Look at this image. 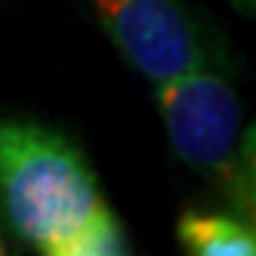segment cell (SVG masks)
Segmentation results:
<instances>
[{
  "instance_id": "obj_4",
  "label": "cell",
  "mask_w": 256,
  "mask_h": 256,
  "mask_svg": "<svg viewBox=\"0 0 256 256\" xmlns=\"http://www.w3.org/2000/svg\"><path fill=\"white\" fill-rule=\"evenodd\" d=\"M179 244L194 256H256V226L219 213H182Z\"/></svg>"
},
{
  "instance_id": "obj_1",
  "label": "cell",
  "mask_w": 256,
  "mask_h": 256,
  "mask_svg": "<svg viewBox=\"0 0 256 256\" xmlns=\"http://www.w3.org/2000/svg\"><path fill=\"white\" fill-rule=\"evenodd\" d=\"M0 204L19 238L52 256H71L108 210L80 152L38 124H0Z\"/></svg>"
},
{
  "instance_id": "obj_2",
  "label": "cell",
  "mask_w": 256,
  "mask_h": 256,
  "mask_svg": "<svg viewBox=\"0 0 256 256\" xmlns=\"http://www.w3.org/2000/svg\"><path fill=\"white\" fill-rule=\"evenodd\" d=\"M158 105L179 160L198 173L228 176L241 120L232 86L198 65L170 80H160Z\"/></svg>"
},
{
  "instance_id": "obj_5",
  "label": "cell",
  "mask_w": 256,
  "mask_h": 256,
  "mask_svg": "<svg viewBox=\"0 0 256 256\" xmlns=\"http://www.w3.org/2000/svg\"><path fill=\"white\" fill-rule=\"evenodd\" d=\"M228 194L244 213L247 222L256 226V124L244 133L241 145L234 148L232 167H228Z\"/></svg>"
},
{
  "instance_id": "obj_3",
  "label": "cell",
  "mask_w": 256,
  "mask_h": 256,
  "mask_svg": "<svg viewBox=\"0 0 256 256\" xmlns=\"http://www.w3.org/2000/svg\"><path fill=\"white\" fill-rule=\"evenodd\" d=\"M93 6L126 62L154 84L192 71L204 59L176 0H93Z\"/></svg>"
},
{
  "instance_id": "obj_7",
  "label": "cell",
  "mask_w": 256,
  "mask_h": 256,
  "mask_svg": "<svg viewBox=\"0 0 256 256\" xmlns=\"http://www.w3.org/2000/svg\"><path fill=\"white\" fill-rule=\"evenodd\" d=\"M4 250H6V247H4V238H0V253H4Z\"/></svg>"
},
{
  "instance_id": "obj_6",
  "label": "cell",
  "mask_w": 256,
  "mask_h": 256,
  "mask_svg": "<svg viewBox=\"0 0 256 256\" xmlns=\"http://www.w3.org/2000/svg\"><path fill=\"white\" fill-rule=\"evenodd\" d=\"M238 4H247V6H256V0H238Z\"/></svg>"
}]
</instances>
